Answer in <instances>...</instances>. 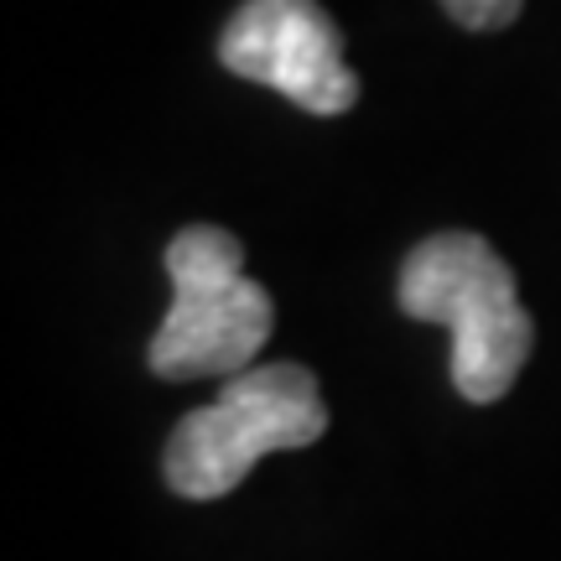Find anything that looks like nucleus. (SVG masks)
I'll return each mask as SVG.
<instances>
[{"instance_id": "1", "label": "nucleus", "mask_w": 561, "mask_h": 561, "mask_svg": "<svg viewBox=\"0 0 561 561\" xmlns=\"http://www.w3.org/2000/svg\"><path fill=\"white\" fill-rule=\"evenodd\" d=\"M396 297L405 318L453 328V385L462 401L494 405L510 396L530 359L536 328L520 307L510 265L483 234L442 229L421 240L401 265Z\"/></svg>"}, {"instance_id": "2", "label": "nucleus", "mask_w": 561, "mask_h": 561, "mask_svg": "<svg viewBox=\"0 0 561 561\" xmlns=\"http://www.w3.org/2000/svg\"><path fill=\"white\" fill-rule=\"evenodd\" d=\"M328 432L318 375L301 364H250L229 375L219 401L187 411L167 437L161 473L182 500H224L271 453H297Z\"/></svg>"}, {"instance_id": "4", "label": "nucleus", "mask_w": 561, "mask_h": 561, "mask_svg": "<svg viewBox=\"0 0 561 561\" xmlns=\"http://www.w3.org/2000/svg\"><path fill=\"white\" fill-rule=\"evenodd\" d=\"M219 62L234 79L286 94L307 115H343L359 104L343 32L318 0H244L224 26Z\"/></svg>"}, {"instance_id": "5", "label": "nucleus", "mask_w": 561, "mask_h": 561, "mask_svg": "<svg viewBox=\"0 0 561 561\" xmlns=\"http://www.w3.org/2000/svg\"><path fill=\"white\" fill-rule=\"evenodd\" d=\"M442 5L468 32H500V26H510V21L520 16L525 0H442Z\"/></svg>"}, {"instance_id": "3", "label": "nucleus", "mask_w": 561, "mask_h": 561, "mask_svg": "<svg viewBox=\"0 0 561 561\" xmlns=\"http://www.w3.org/2000/svg\"><path fill=\"white\" fill-rule=\"evenodd\" d=\"M172 307L161 318L146 364L161 380L240 375L276 333V301L244 276V244L219 224H187L167 244Z\"/></svg>"}]
</instances>
